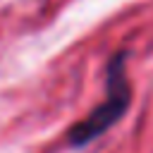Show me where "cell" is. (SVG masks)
I'll return each instance as SVG.
<instances>
[{
    "label": "cell",
    "mask_w": 153,
    "mask_h": 153,
    "mask_svg": "<svg viewBox=\"0 0 153 153\" xmlns=\"http://www.w3.org/2000/svg\"><path fill=\"white\" fill-rule=\"evenodd\" d=\"M127 50L115 53L105 67V98L67 131V143L72 148H86L105 131H110L131 105V84L127 79Z\"/></svg>",
    "instance_id": "obj_1"
}]
</instances>
